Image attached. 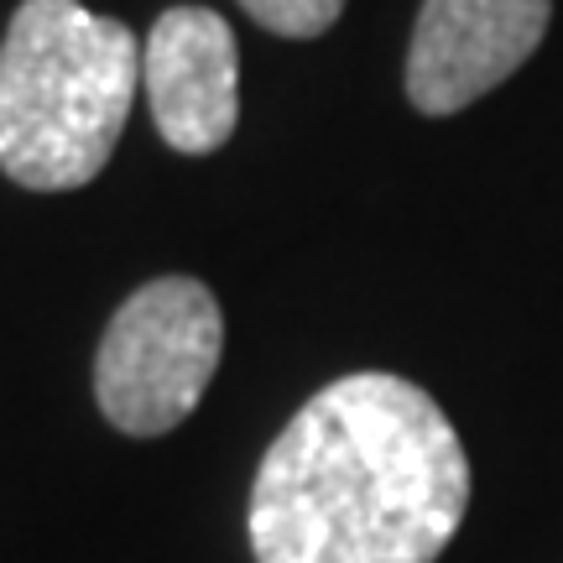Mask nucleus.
<instances>
[{"instance_id":"nucleus-1","label":"nucleus","mask_w":563,"mask_h":563,"mask_svg":"<svg viewBox=\"0 0 563 563\" xmlns=\"http://www.w3.org/2000/svg\"><path fill=\"white\" fill-rule=\"evenodd\" d=\"M470 506V460L422 386L329 382L266 449L251 485L256 563H439Z\"/></svg>"},{"instance_id":"nucleus-2","label":"nucleus","mask_w":563,"mask_h":563,"mask_svg":"<svg viewBox=\"0 0 563 563\" xmlns=\"http://www.w3.org/2000/svg\"><path fill=\"white\" fill-rule=\"evenodd\" d=\"M141 84L131 26L79 0H26L0 42V173L37 194L104 173Z\"/></svg>"},{"instance_id":"nucleus-3","label":"nucleus","mask_w":563,"mask_h":563,"mask_svg":"<svg viewBox=\"0 0 563 563\" xmlns=\"http://www.w3.org/2000/svg\"><path fill=\"white\" fill-rule=\"evenodd\" d=\"M224 319L194 277H157L115 308L95 355L100 412L131 439L178 428L220 371Z\"/></svg>"},{"instance_id":"nucleus-4","label":"nucleus","mask_w":563,"mask_h":563,"mask_svg":"<svg viewBox=\"0 0 563 563\" xmlns=\"http://www.w3.org/2000/svg\"><path fill=\"white\" fill-rule=\"evenodd\" d=\"M553 0H422L407 47V100L454 115L511 79L543 42Z\"/></svg>"},{"instance_id":"nucleus-5","label":"nucleus","mask_w":563,"mask_h":563,"mask_svg":"<svg viewBox=\"0 0 563 563\" xmlns=\"http://www.w3.org/2000/svg\"><path fill=\"white\" fill-rule=\"evenodd\" d=\"M141 84L162 141L183 157H209L241 121V58L235 32L209 5H173L141 47Z\"/></svg>"},{"instance_id":"nucleus-6","label":"nucleus","mask_w":563,"mask_h":563,"mask_svg":"<svg viewBox=\"0 0 563 563\" xmlns=\"http://www.w3.org/2000/svg\"><path fill=\"white\" fill-rule=\"evenodd\" d=\"M245 16L262 21L266 32L277 37H323L334 21H340L344 0H241Z\"/></svg>"}]
</instances>
